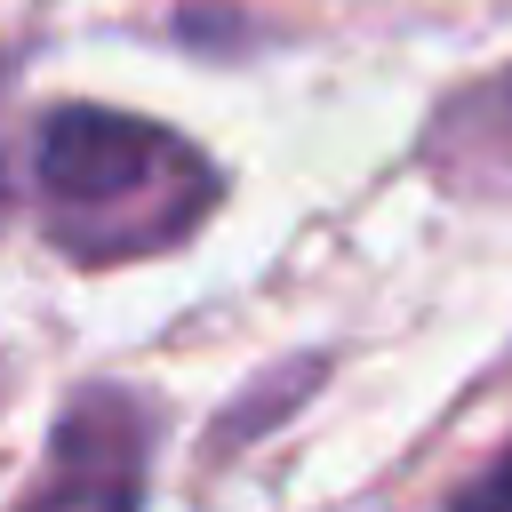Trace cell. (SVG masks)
Returning a JSON list of instances; mask_svg holds the SVG:
<instances>
[{
    "label": "cell",
    "mask_w": 512,
    "mask_h": 512,
    "mask_svg": "<svg viewBox=\"0 0 512 512\" xmlns=\"http://www.w3.org/2000/svg\"><path fill=\"white\" fill-rule=\"evenodd\" d=\"M32 192L48 208L56 248H72L88 264H120V256H152V248L184 240L208 216L216 176L160 120L104 112V104H64V112L40 120Z\"/></svg>",
    "instance_id": "cell-1"
},
{
    "label": "cell",
    "mask_w": 512,
    "mask_h": 512,
    "mask_svg": "<svg viewBox=\"0 0 512 512\" xmlns=\"http://www.w3.org/2000/svg\"><path fill=\"white\" fill-rule=\"evenodd\" d=\"M16 512H136V424L104 400L80 408L56 432L48 472Z\"/></svg>",
    "instance_id": "cell-2"
},
{
    "label": "cell",
    "mask_w": 512,
    "mask_h": 512,
    "mask_svg": "<svg viewBox=\"0 0 512 512\" xmlns=\"http://www.w3.org/2000/svg\"><path fill=\"white\" fill-rule=\"evenodd\" d=\"M456 512H512V456H496V464L456 496Z\"/></svg>",
    "instance_id": "cell-4"
},
{
    "label": "cell",
    "mask_w": 512,
    "mask_h": 512,
    "mask_svg": "<svg viewBox=\"0 0 512 512\" xmlns=\"http://www.w3.org/2000/svg\"><path fill=\"white\" fill-rule=\"evenodd\" d=\"M440 176L488 184V192L512 184V72L488 80V88H472V96L440 120Z\"/></svg>",
    "instance_id": "cell-3"
},
{
    "label": "cell",
    "mask_w": 512,
    "mask_h": 512,
    "mask_svg": "<svg viewBox=\"0 0 512 512\" xmlns=\"http://www.w3.org/2000/svg\"><path fill=\"white\" fill-rule=\"evenodd\" d=\"M0 208H8V152H0Z\"/></svg>",
    "instance_id": "cell-5"
}]
</instances>
